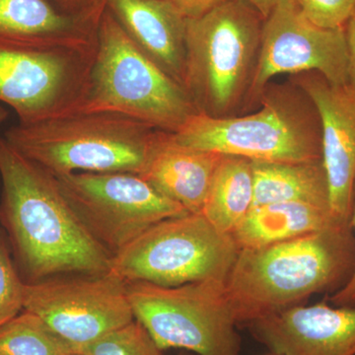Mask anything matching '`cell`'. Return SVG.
<instances>
[{
  "label": "cell",
  "instance_id": "6da1fadb",
  "mask_svg": "<svg viewBox=\"0 0 355 355\" xmlns=\"http://www.w3.org/2000/svg\"><path fill=\"white\" fill-rule=\"evenodd\" d=\"M0 177V222L25 282L110 272L112 254L79 221L57 177L18 153L3 135Z\"/></svg>",
  "mask_w": 355,
  "mask_h": 355
},
{
  "label": "cell",
  "instance_id": "7a4b0ae2",
  "mask_svg": "<svg viewBox=\"0 0 355 355\" xmlns=\"http://www.w3.org/2000/svg\"><path fill=\"white\" fill-rule=\"evenodd\" d=\"M355 239L349 224L253 249H240L225 279L237 323L300 304L350 277Z\"/></svg>",
  "mask_w": 355,
  "mask_h": 355
},
{
  "label": "cell",
  "instance_id": "3957f363",
  "mask_svg": "<svg viewBox=\"0 0 355 355\" xmlns=\"http://www.w3.org/2000/svg\"><path fill=\"white\" fill-rule=\"evenodd\" d=\"M76 112L120 114L172 133L198 114L184 86L140 50L107 6L85 94Z\"/></svg>",
  "mask_w": 355,
  "mask_h": 355
},
{
  "label": "cell",
  "instance_id": "277c9868",
  "mask_svg": "<svg viewBox=\"0 0 355 355\" xmlns=\"http://www.w3.org/2000/svg\"><path fill=\"white\" fill-rule=\"evenodd\" d=\"M263 17L242 0H222L187 18L184 87L198 113L235 116L246 102L260 53Z\"/></svg>",
  "mask_w": 355,
  "mask_h": 355
},
{
  "label": "cell",
  "instance_id": "5b68a950",
  "mask_svg": "<svg viewBox=\"0 0 355 355\" xmlns=\"http://www.w3.org/2000/svg\"><path fill=\"white\" fill-rule=\"evenodd\" d=\"M261 107L245 116L211 118L196 114L173 133L183 146L266 162L322 159L321 121L297 84L266 87Z\"/></svg>",
  "mask_w": 355,
  "mask_h": 355
},
{
  "label": "cell",
  "instance_id": "8992f818",
  "mask_svg": "<svg viewBox=\"0 0 355 355\" xmlns=\"http://www.w3.org/2000/svg\"><path fill=\"white\" fill-rule=\"evenodd\" d=\"M155 128L120 114L72 112L16 123L3 137L53 174L135 173L144 167Z\"/></svg>",
  "mask_w": 355,
  "mask_h": 355
},
{
  "label": "cell",
  "instance_id": "52a82bcc",
  "mask_svg": "<svg viewBox=\"0 0 355 355\" xmlns=\"http://www.w3.org/2000/svg\"><path fill=\"white\" fill-rule=\"evenodd\" d=\"M239 251L232 235L189 212L146 229L112 257L110 272L125 282L160 286L225 280Z\"/></svg>",
  "mask_w": 355,
  "mask_h": 355
},
{
  "label": "cell",
  "instance_id": "ba28073f",
  "mask_svg": "<svg viewBox=\"0 0 355 355\" xmlns=\"http://www.w3.org/2000/svg\"><path fill=\"white\" fill-rule=\"evenodd\" d=\"M125 284L135 319L163 352L179 349L196 355H240L241 340L225 280L179 286Z\"/></svg>",
  "mask_w": 355,
  "mask_h": 355
},
{
  "label": "cell",
  "instance_id": "9c48e42d",
  "mask_svg": "<svg viewBox=\"0 0 355 355\" xmlns=\"http://www.w3.org/2000/svg\"><path fill=\"white\" fill-rule=\"evenodd\" d=\"M57 179L79 221L112 257L154 224L189 214L135 173L78 172Z\"/></svg>",
  "mask_w": 355,
  "mask_h": 355
},
{
  "label": "cell",
  "instance_id": "30bf717a",
  "mask_svg": "<svg viewBox=\"0 0 355 355\" xmlns=\"http://www.w3.org/2000/svg\"><path fill=\"white\" fill-rule=\"evenodd\" d=\"M23 310L39 317L74 354L135 320L127 284L111 272L25 282Z\"/></svg>",
  "mask_w": 355,
  "mask_h": 355
},
{
  "label": "cell",
  "instance_id": "8fae6325",
  "mask_svg": "<svg viewBox=\"0 0 355 355\" xmlns=\"http://www.w3.org/2000/svg\"><path fill=\"white\" fill-rule=\"evenodd\" d=\"M95 51L0 46V102L23 123L76 112Z\"/></svg>",
  "mask_w": 355,
  "mask_h": 355
},
{
  "label": "cell",
  "instance_id": "7c38bea8",
  "mask_svg": "<svg viewBox=\"0 0 355 355\" xmlns=\"http://www.w3.org/2000/svg\"><path fill=\"white\" fill-rule=\"evenodd\" d=\"M318 72L330 83L347 85L345 30L311 23L294 0H279L263 19L258 64L248 99H260L280 74Z\"/></svg>",
  "mask_w": 355,
  "mask_h": 355
},
{
  "label": "cell",
  "instance_id": "4fadbf2b",
  "mask_svg": "<svg viewBox=\"0 0 355 355\" xmlns=\"http://www.w3.org/2000/svg\"><path fill=\"white\" fill-rule=\"evenodd\" d=\"M295 76L293 83L309 96L321 121L322 161L331 211L338 220L349 223L355 189V91L318 72Z\"/></svg>",
  "mask_w": 355,
  "mask_h": 355
},
{
  "label": "cell",
  "instance_id": "5bb4252c",
  "mask_svg": "<svg viewBox=\"0 0 355 355\" xmlns=\"http://www.w3.org/2000/svg\"><path fill=\"white\" fill-rule=\"evenodd\" d=\"M248 326L275 355H355V305H296Z\"/></svg>",
  "mask_w": 355,
  "mask_h": 355
},
{
  "label": "cell",
  "instance_id": "9a60e30c",
  "mask_svg": "<svg viewBox=\"0 0 355 355\" xmlns=\"http://www.w3.org/2000/svg\"><path fill=\"white\" fill-rule=\"evenodd\" d=\"M105 8L74 16L49 0H0V46L95 50Z\"/></svg>",
  "mask_w": 355,
  "mask_h": 355
},
{
  "label": "cell",
  "instance_id": "2e32d148",
  "mask_svg": "<svg viewBox=\"0 0 355 355\" xmlns=\"http://www.w3.org/2000/svg\"><path fill=\"white\" fill-rule=\"evenodd\" d=\"M223 156L183 146L172 132L156 130L139 175L161 195L197 214Z\"/></svg>",
  "mask_w": 355,
  "mask_h": 355
},
{
  "label": "cell",
  "instance_id": "e0dca14e",
  "mask_svg": "<svg viewBox=\"0 0 355 355\" xmlns=\"http://www.w3.org/2000/svg\"><path fill=\"white\" fill-rule=\"evenodd\" d=\"M107 6L140 50L184 86L187 17L172 0H107Z\"/></svg>",
  "mask_w": 355,
  "mask_h": 355
},
{
  "label": "cell",
  "instance_id": "ac0fdd59",
  "mask_svg": "<svg viewBox=\"0 0 355 355\" xmlns=\"http://www.w3.org/2000/svg\"><path fill=\"white\" fill-rule=\"evenodd\" d=\"M333 211L305 202H275L253 207L232 237L240 249H253L287 241L340 225Z\"/></svg>",
  "mask_w": 355,
  "mask_h": 355
},
{
  "label": "cell",
  "instance_id": "d6986e66",
  "mask_svg": "<svg viewBox=\"0 0 355 355\" xmlns=\"http://www.w3.org/2000/svg\"><path fill=\"white\" fill-rule=\"evenodd\" d=\"M253 207L275 202H305L331 209L323 161H252Z\"/></svg>",
  "mask_w": 355,
  "mask_h": 355
},
{
  "label": "cell",
  "instance_id": "ffe728a7",
  "mask_svg": "<svg viewBox=\"0 0 355 355\" xmlns=\"http://www.w3.org/2000/svg\"><path fill=\"white\" fill-rule=\"evenodd\" d=\"M252 161L224 155L212 178L200 214L216 229L232 235L253 207Z\"/></svg>",
  "mask_w": 355,
  "mask_h": 355
},
{
  "label": "cell",
  "instance_id": "44dd1931",
  "mask_svg": "<svg viewBox=\"0 0 355 355\" xmlns=\"http://www.w3.org/2000/svg\"><path fill=\"white\" fill-rule=\"evenodd\" d=\"M70 349L46 324L23 310L0 328V355H72Z\"/></svg>",
  "mask_w": 355,
  "mask_h": 355
},
{
  "label": "cell",
  "instance_id": "7402d4cb",
  "mask_svg": "<svg viewBox=\"0 0 355 355\" xmlns=\"http://www.w3.org/2000/svg\"><path fill=\"white\" fill-rule=\"evenodd\" d=\"M83 355H164L144 326L133 320L103 336L80 352Z\"/></svg>",
  "mask_w": 355,
  "mask_h": 355
},
{
  "label": "cell",
  "instance_id": "603a6c76",
  "mask_svg": "<svg viewBox=\"0 0 355 355\" xmlns=\"http://www.w3.org/2000/svg\"><path fill=\"white\" fill-rule=\"evenodd\" d=\"M24 286L6 237L0 231V328L22 312Z\"/></svg>",
  "mask_w": 355,
  "mask_h": 355
},
{
  "label": "cell",
  "instance_id": "cb8c5ba5",
  "mask_svg": "<svg viewBox=\"0 0 355 355\" xmlns=\"http://www.w3.org/2000/svg\"><path fill=\"white\" fill-rule=\"evenodd\" d=\"M303 15L324 29H343L355 12V0H294Z\"/></svg>",
  "mask_w": 355,
  "mask_h": 355
},
{
  "label": "cell",
  "instance_id": "d4e9b609",
  "mask_svg": "<svg viewBox=\"0 0 355 355\" xmlns=\"http://www.w3.org/2000/svg\"><path fill=\"white\" fill-rule=\"evenodd\" d=\"M349 225L355 231V189L354 203H352V214H350ZM331 303L335 306L355 305V266L349 279L340 286L338 291L331 297Z\"/></svg>",
  "mask_w": 355,
  "mask_h": 355
},
{
  "label": "cell",
  "instance_id": "484cf974",
  "mask_svg": "<svg viewBox=\"0 0 355 355\" xmlns=\"http://www.w3.org/2000/svg\"><path fill=\"white\" fill-rule=\"evenodd\" d=\"M343 30L347 51V85L355 91V12Z\"/></svg>",
  "mask_w": 355,
  "mask_h": 355
},
{
  "label": "cell",
  "instance_id": "4316f807",
  "mask_svg": "<svg viewBox=\"0 0 355 355\" xmlns=\"http://www.w3.org/2000/svg\"><path fill=\"white\" fill-rule=\"evenodd\" d=\"M187 18L198 17L216 6L222 0H172Z\"/></svg>",
  "mask_w": 355,
  "mask_h": 355
},
{
  "label": "cell",
  "instance_id": "83f0119b",
  "mask_svg": "<svg viewBox=\"0 0 355 355\" xmlns=\"http://www.w3.org/2000/svg\"><path fill=\"white\" fill-rule=\"evenodd\" d=\"M242 1H245L252 7H254L265 19V18L268 17V14L272 12L275 6L279 3V0H242Z\"/></svg>",
  "mask_w": 355,
  "mask_h": 355
},
{
  "label": "cell",
  "instance_id": "f1b7e54d",
  "mask_svg": "<svg viewBox=\"0 0 355 355\" xmlns=\"http://www.w3.org/2000/svg\"><path fill=\"white\" fill-rule=\"evenodd\" d=\"M8 111L4 109L3 107L0 106V128H1L4 121L7 120V116H8Z\"/></svg>",
  "mask_w": 355,
  "mask_h": 355
},
{
  "label": "cell",
  "instance_id": "f546056e",
  "mask_svg": "<svg viewBox=\"0 0 355 355\" xmlns=\"http://www.w3.org/2000/svg\"><path fill=\"white\" fill-rule=\"evenodd\" d=\"M179 355H196V354H191V352H182V354H180Z\"/></svg>",
  "mask_w": 355,
  "mask_h": 355
},
{
  "label": "cell",
  "instance_id": "4dcf8cb0",
  "mask_svg": "<svg viewBox=\"0 0 355 355\" xmlns=\"http://www.w3.org/2000/svg\"><path fill=\"white\" fill-rule=\"evenodd\" d=\"M72 1H79V0H72ZM81 1H83V0H81ZM83 1L90 2V0H83ZM94 1H95V0H94Z\"/></svg>",
  "mask_w": 355,
  "mask_h": 355
},
{
  "label": "cell",
  "instance_id": "1f68e13d",
  "mask_svg": "<svg viewBox=\"0 0 355 355\" xmlns=\"http://www.w3.org/2000/svg\"><path fill=\"white\" fill-rule=\"evenodd\" d=\"M72 355H83V354H72Z\"/></svg>",
  "mask_w": 355,
  "mask_h": 355
},
{
  "label": "cell",
  "instance_id": "d6a6232c",
  "mask_svg": "<svg viewBox=\"0 0 355 355\" xmlns=\"http://www.w3.org/2000/svg\"></svg>",
  "mask_w": 355,
  "mask_h": 355
}]
</instances>
